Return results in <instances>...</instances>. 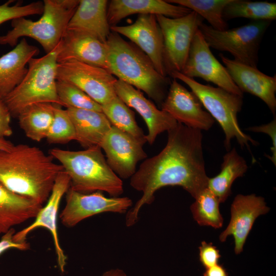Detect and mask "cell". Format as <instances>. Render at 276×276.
I'll return each mask as SVG.
<instances>
[{
  "label": "cell",
  "instance_id": "cell-20",
  "mask_svg": "<svg viewBox=\"0 0 276 276\" xmlns=\"http://www.w3.org/2000/svg\"><path fill=\"white\" fill-rule=\"evenodd\" d=\"M69 60L79 61L108 71L106 43L88 33L67 30L59 43L57 62Z\"/></svg>",
  "mask_w": 276,
  "mask_h": 276
},
{
  "label": "cell",
  "instance_id": "cell-41",
  "mask_svg": "<svg viewBox=\"0 0 276 276\" xmlns=\"http://www.w3.org/2000/svg\"><path fill=\"white\" fill-rule=\"evenodd\" d=\"M14 145L9 141L4 138H0V150H9Z\"/></svg>",
  "mask_w": 276,
  "mask_h": 276
},
{
  "label": "cell",
  "instance_id": "cell-10",
  "mask_svg": "<svg viewBox=\"0 0 276 276\" xmlns=\"http://www.w3.org/2000/svg\"><path fill=\"white\" fill-rule=\"evenodd\" d=\"M57 80L70 82L83 90L101 105L117 95V79L107 70L77 60L58 63Z\"/></svg>",
  "mask_w": 276,
  "mask_h": 276
},
{
  "label": "cell",
  "instance_id": "cell-26",
  "mask_svg": "<svg viewBox=\"0 0 276 276\" xmlns=\"http://www.w3.org/2000/svg\"><path fill=\"white\" fill-rule=\"evenodd\" d=\"M247 168L245 159L233 148L223 156L220 172L213 177H209L208 188L217 197L220 203H223L231 194L234 181L243 176Z\"/></svg>",
  "mask_w": 276,
  "mask_h": 276
},
{
  "label": "cell",
  "instance_id": "cell-25",
  "mask_svg": "<svg viewBox=\"0 0 276 276\" xmlns=\"http://www.w3.org/2000/svg\"><path fill=\"white\" fill-rule=\"evenodd\" d=\"M42 204L14 193L0 184V234L35 218Z\"/></svg>",
  "mask_w": 276,
  "mask_h": 276
},
{
  "label": "cell",
  "instance_id": "cell-35",
  "mask_svg": "<svg viewBox=\"0 0 276 276\" xmlns=\"http://www.w3.org/2000/svg\"><path fill=\"white\" fill-rule=\"evenodd\" d=\"M199 251V261L205 269L218 264L221 255L219 250L212 243L202 241Z\"/></svg>",
  "mask_w": 276,
  "mask_h": 276
},
{
  "label": "cell",
  "instance_id": "cell-4",
  "mask_svg": "<svg viewBox=\"0 0 276 276\" xmlns=\"http://www.w3.org/2000/svg\"><path fill=\"white\" fill-rule=\"evenodd\" d=\"M50 155L62 166L70 178V188L83 193L105 192L119 197L124 191L123 181L111 170L99 146L81 151L53 148Z\"/></svg>",
  "mask_w": 276,
  "mask_h": 276
},
{
  "label": "cell",
  "instance_id": "cell-39",
  "mask_svg": "<svg viewBox=\"0 0 276 276\" xmlns=\"http://www.w3.org/2000/svg\"><path fill=\"white\" fill-rule=\"evenodd\" d=\"M203 276H229L225 268L219 264L205 269Z\"/></svg>",
  "mask_w": 276,
  "mask_h": 276
},
{
  "label": "cell",
  "instance_id": "cell-14",
  "mask_svg": "<svg viewBox=\"0 0 276 276\" xmlns=\"http://www.w3.org/2000/svg\"><path fill=\"white\" fill-rule=\"evenodd\" d=\"M70 187V177L63 170L57 176L46 204L38 212L35 220L27 227L15 232L13 236L15 242L22 243L27 242V236L34 230L40 227L48 229L53 237L58 265L62 273L64 272L67 257L59 242L57 215L61 199Z\"/></svg>",
  "mask_w": 276,
  "mask_h": 276
},
{
  "label": "cell",
  "instance_id": "cell-5",
  "mask_svg": "<svg viewBox=\"0 0 276 276\" xmlns=\"http://www.w3.org/2000/svg\"><path fill=\"white\" fill-rule=\"evenodd\" d=\"M78 0H44L41 17L36 21L19 17L12 20V29L0 36V44L12 47L18 39L28 37L36 40L46 54L55 50L67 30Z\"/></svg>",
  "mask_w": 276,
  "mask_h": 276
},
{
  "label": "cell",
  "instance_id": "cell-1",
  "mask_svg": "<svg viewBox=\"0 0 276 276\" xmlns=\"http://www.w3.org/2000/svg\"><path fill=\"white\" fill-rule=\"evenodd\" d=\"M167 132L164 148L146 158L130 178L131 186L143 195L126 214L127 227L137 222L142 208L151 204L155 192L163 187H181L194 199L208 188L202 131L178 123Z\"/></svg>",
  "mask_w": 276,
  "mask_h": 276
},
{
  "label": "cell",
  "instance_id": "cell-30",
  "mask_svg": "<svg viewBox=\"0 0 276 276\" xmlns=\"http://www.w3.org/2000/svg\"><path fill=\"white\" fill-rule=\"evenodd\" d=\"M232 0H166L168 3L186 7L206 19L213 28L224 31L228 25L223 19L225 7Z\"/></svg>",
  "mask_w": 276,
  "mask_h": 276
},
{
  "label": "cell",
  "instance_id": "cell-32",
  "mask_svg": "<svg viewBox=\"0 0 276 276\" xmlns=\"http://www.w3.org/2000/svg\"><path fill=\"white\" fill-rule=\"evenodd\" d=\"M56 89L62 106L102 112L101 105L76 85L66 81L57 80Z\"/></svg>",
  "mask_w": 276,
  "mask_h": 276
},
{
  "label": "cell",
  "instance_id": "cell-34",
  "mask_svg": "<svg viewBox=\"0 0 276 276\" xmlns=\"http://www.w3.org/2000/svg\"><path fill=\"white\" fill-rule=\"evenodd\" d=\"M13 2L10 0L0 5V25L8 20L30 15L42 14L43 12V2H32L25 5H22L21 2H17L11 5Z\"/></svg>",
  "mask_w": 276,
  "mask_h": 276
},
{
  "label": "cell",
  "instance_id": "cell-12",
  "mask_svg": "<svg viewBox=\"0 0 276 276\" xmlns=\"http://www.w3.org/2000/svg\"><path fill=\"white\" fill-rule=\"evenodd\" d=\"M180 73L189 78H200L231 93L243 96L225 66L212 54L199 29L194 35L187 60Z\"/></svg>",
  "mask_w": 276,
  "mask_h": 276
},
{
  "label": "cell",
  "instance_id": "cell-16",
  "mask_svg": "<svg viewBox=\"0 0 276 276\" xmlns=\"http://www.w3.org/2000/svg\"><path fill=\"white\" fill-rule=\"evenodd\" d=\"M112 32L129 39L150 59L156 71L167 76L163 36L154 15H139L132 24L110 27Z\"/></svg>",
  "mask_w": 276,
  "mask_h": 276
},
{
  "label": "cell",
  "instance_id": "cell-7",
  "mask_svg": "<svg viewBox=\"0 0 276 276\" xmlns=\"http://www.w3.org/2000/svg\"><path fill=\"white\" fill-rule=\"evenodd\" d=\"M59 49V44L50 53L29 61L24 79L2 100L11 116L17 117L26 107L39 103L61 106L56 89Z\"/></svg>",
  "mask_w": 276,
  "mask_h": 276
},
{
  "label": "cell",
  "instance_id": "cell-38",
  "mask_svg": "<svg viewBox=\"0 0 276 276\" xmlns=\"http://www.w3.org/2000/svg\"><path fill=\"white\" fill-rule=\"evenodd\" d=\"M11 116L7 106L0 99V138L5 139L12 134Z\"/></svg>",
  "mask_w": 276,
  "mask_h": 276
},
{
  "label": "cell",
  "instance_id": "cell-2",
  "mask_svg": "<svg viewBox=\"0 0 276 276\" xmlns=\"http://www.w3.org/2000/svg\"><path fill=\"white\" fill-rule=\"evenodd\" d=\"M51 155L26 144L0 150V184L10 191L42 204L63 170Z\"/></svg>",
  "mask_w": 276,
  "mask_h": 276
},
{
  "label": "cell",
  "instance_id": "cell-27",
  "mask_svg": "<svg viewBox=\"0 0 276 276\" xmlns=\"http://www.w3.org/2000/svg\"><path fill=\"white\" fill-rule=\"evenodd\" d=\"M55 104L39 103L29 106L18 115L20 128L29 139L40 142L45 139L54 116Z\"/></svg>",
  "mask_w": 276,
  "mask_h": 276
},
{
  "label": "cell",
  "instance_id": "cell-33",
  "mask_svg": "<svg viewBox=\"0 0 276 276\" xmlns=\"http://www.w3.org/2000/svg\"><path fill=\"white\" fill-rule=\"evenodd\" d=\"M50 144H65L76 140L73 124L66 109L55 104L54 116L45 138Z\"/></svg>",
  "mask_w": 276,
  "mask_h": 276
},
{
  "label": "cell",
  "instance_id": "cell-13",
  "mask_svg": "<svg viewBox=\"0 0 276 276\" xmlns=\"http://www.w3.org/2000/svg\"><path fill=\"white\" fill-rule=\"evenodd\" d=\"M144 144L112 125L103 137L100 148L105 153L106 161L111 170L120 178H131L136 172V165L147 158Z\"/></svg>",
  "mask_w": 276,
  "mask_h": 276
},
{
  "label": "cell",
  "instance_id": "cell-24",
  "mask_svg": "<svg viewBox=\"0 0 276 276\" xmlns=\"http://www.w3.org/2000/svg\"><path fill=\"white\" fill-rule=\"evenodd\" d=\"M73 124L76 140L87 149L100 147L102 140L112 125L102 112L67 108L66 109Z\"/></svg>",
  "mask_w": 276,
  "mask_h": 276
},
{
  "label": "cell",
  "instance_id": "cell-9",
  "mask_svg": "<svg viewBox=\"0 0 276 276\" xmlns=\"http://www.w3.org/2000/svg\"><path fill=\"white\" fill-rule=\"evenodd\" d=\"M164 44V62L167 75L181 72L187 60L193 37L204 19L192 11L178 18L155 15Z\"/></svg>",
  "mask_w": 276,
  "mask_h": 276
},
{
  "label": "cell",
  "instance_id": "cell-31",
  "mask_svg": "<svg viewBox=\"0 0 276 276\" xmlns=\"http://www.w3.org/2000/svg\"><path fill=\"white\" fill-rule=\"evenodd\" d=\"M190 210L193 217L201 226L219 228L223 225V219L219 210L220 202L217 197L207 188L195 199Z\"/></svg>",
  "mask_w": 276,
  "mask_h": 276
},
{
  "label": "cell",
  "instance_id": "cell-21",
  "mask_svg": "<svg viewBox=\"0 0 276 276\" xmlns=\"http://www.w3.org/2000/svg\"><path fill=\"white\" fill-rule=\"evenodd\" d=\"M107 19L111 27L129 15L151 14L170 18L184 16L192 11L163 0H112L108 3Z\"/></svg>",
  "mask_w": 276,
  "mask_h": 276
},
{
  "label": "cell",
  "instance_id": "cell-37",
  "mask_svg": "<svg viewBox=\"0 0 276 276\" xmlns=\"http://www.w3.org/2000/svg\"><path fill=\"white\" fill-rule=\"evenodd\" d=\"M15 233V229L14 228H12L3 235L0 240V256L10 249L15 248L21 250L29 249L30 244L27 242L19 243L14 241L13 236Z\"/></svg>",
  "mask_w": 276,
  "mask_h": 276
},
{
  "label": "cell",
  "instance_id": "cell-17",
  "mask_svg": "<svg viewBox=\"0 0 276 276\" xmlns=\"http://www.w3.org/2000/svg\"><path fill=\"white\" fill-rule=\"evenodd\" d=\"M270 209L263 197L255 194H238L235 197L231 207V218L226 227L219 236L221 242L232 236L234 239V251L240 254L256 219L267 213Z\"/></svg>",
  "mask_w": 276,
  "mask_h": 276
},
{
  "label": "cell",
  "instance_id": "cell-11",
  "mask_svg": "<svg viewBox=\"0 0 276 276\" xmlns=\"http://www.w3.org/2000/svg\"><path fill=\"white\" fill-rule=\"evenodd\" d=\"M132 205L127 197H105L100 191L86 194L69 188L66 203L60 214L62 224L68 227L94 215L107 212L123 214Z\"/></svg>",
  "mask_w": 276,
  "mask_h": 276
},
{
  "label": "cell",
  "instance_id": "cell-8",
  "mask_svg": "<svg viewBox=\"0 0 276 276\" xmlns=\"http://www.w3.org/2000/svg\"><path fill=\"white\" fill-rule=\"evenodd\" d=\"M272 21L251 20L243 26L219 31L202 23L199 30L210 48L230 53L234 60L257 67L262 38Z\"/></svg>",
  "mask_w": 276,
  "mask_h": 276
},
{
  "label": "cell",
  "instance_id": "cell-28",
  "mask_svg": "<svg viewBox=\"0 0 276 276\" xmlns=\"http://www.w3.org/2000/svg\"><path fill=\"white\" fill-rule=\"evenodd\" d=\"M101 107L102 112L112 126L127 133L143 144L147 142L142 129L136 122L134 112L118 96Z\"/></svg>",
  "mask_w": 276,
  "mask_h": 276
},
{
  "label": "cell",
  "instance_id": "cell-6",
  "mask_svg": "<svg viewBox=\"0 0 276 276\" xmlns=\"http://www.w3.org/2000/svg\"><path fill=\"white\" fill-rule=\"evenodd\" d=\"M170 76L186 84L219 123L224 134V146L227 151L231 149L233 139H236L241 147L248 150L250 144L258 145V142L245 133L238 123L237 116L242 109L243 97L219 87L201 84L179 72H173Z\"/></svg>",
  "mask_w": 276,
  "mask_h": 276
},
{
  "label": "cell",
  "instance_id": "cell-29",
  "mask_svg": "<svg viewBox=\"0 0 276 276\" xmlns=\"http://www.w3.org/2000/svg\"><path fill=\"white\" fill-rule=\"evenodd\" d=\"M223 17L226 21L236 18L273 21L276 19V3L232 0L224 8Z\"/></svg>",
  "mask_w": 276,
  "mask_h": 276
},
{
  "label": "cell",
  "instance_id": "cell-18",
  "mask_svg": "<svg viewBox=\"0 0 276 276\" xmlns=\"http://www.w3.org/2000/svg\"><path fill=\"white\" fill-rule=\"evenodd\" d=\"M219 57L232 79L240 90L260 98L275 116L276 76L267 75L257 67L239 63L223 54Z\"/></svg>",
  "mask_w": 276,
  "mask_h": 276
},
{
  "label": "cell",
  "instance_id": "cell-3",
  "mask_svg": "<svg viewBox=\"0 0 276 276\" xmlns=\"http://www.w3.org/2000/svg\"><path fill=\"white\" fill-rule=\"evenodd\" d=\"M108 71L135 88L145 92L161 106L171 81L160 75L150 59L136 46L113 32L106 41Z\"/></svg>",
  "mask_w": 276,
  "mask_h": 276
},
{
  "label": "cell",
  "instance_id": "cell-22",
  "mask_svg": "<svg viewBox=\"0 0 276 276\" xmlns=\"http://www.w3.org/2000/svg\"><path fill=\"white\" fill-rule=\"evenodd\" d=\"M108 1L80 0L67 30L88 33L106 43L111 33L107 19Z\"/></svg>",
  "mask_w": 276,
  "mask_h": 276
},
{
  "label": "cell",
  "instance_id": "cell-23",
  "mask_svg": "<svg viewBox=\"0 0 276 276\" xmlns=\"http://www.w3.org/2000/svg\"><path fill=\"white\" fill-rule=\"evenodd\" d=\"M38 49L22 38L13 49L0 57V99L2 100L22 81L29 61L38 54Z\"/></svg>",
  "mask_w": 276,
  "mask_h": 276
},
{
  "label": "cell",
  "instance_id": "cell-36",
  "mask_svg": "<svg viewBox=\"0 0 276 276\" xmlns=\"http://www.w3.org/2000/svg\"><path fill=\"white\" fill-rule=\"evenodd\" d=\"M255 132H262L267 134L271 139L272 141V147H271V155L266 154L265 156L268 158L276 166V118L274 116L273 119L269 123L259 126H255L249 127L248 129Z\"/></svg>",
  "mask_w": 276,
  "mask_h": 276
},
{
  "label": "cell",
  "instance_id": "cell-40",
  "mask_svg": "<svg viewBox=\"0 0 276 276\" xmlns=\"http://www.w3.org/2000/svg\"><path fill=\"white\" fill-rule=\"evenodd\" d=\"M101 276H127L126 272L120 268H113L106 270Z\"/></svg>",
  "mask_w": 276,
  "mask_h": 276
},
{
  "label": "cell",
  "instance_id": "cell-15",
  "mask_svg": "<svg viewBox=\"0 0 276 276\" xmlns=\"http://www.w3.org/2000/svg\"><path fill=\"white\" fill-rule=\"evenodd\" d=\"M160 107L178 123L191 128L208 130L215 122L197 97L175 79L171 81Z\"/></svg>",
  "mask_w": 276,
  "mask_h": 276
},
{
  "label": "cell",
  "instance_id": "cell-19",
  "mask_svg": "<svg viewBox=\"0 0 276 276\" xmlns=\"http://www.w3.org/2000/svg\"><path fill=\"white\" fill-rule=\"evenodd\" d=\"M117 95L129 107L134 109L143 118L148 129L147 142L152 144L157 135L175 127L178 122L169 114L158 109L142 91L117 79L114 84Z\"/></svg>",
  "mask_w": 276,
  "mask_h": 276
}]
</instances>
